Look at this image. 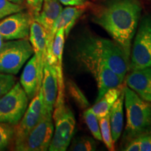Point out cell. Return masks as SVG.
Returning a JSON list of instances; mask_svg holds the SVG:
<instances>
[{"mask_svg": "<svg viewBox=\"0 0 151 151\" xmlns=\"http://www.w3.org/2000/svg\"><path fill=\"white\" fill-rule=\"evenodd\" d=\"M141 11V0H108L94 7L91 19L111 36L130 60L132 39Z\"/></svg>", "mask_w": 151, "mask_h": 151, "instance_id": "1", "label": "cell"}, {"mask_svg": "<svg viewBox=\"0 0 151 151\" xmlns=\"http://www.w3.org/2000/svg\"><path fill=\"white\" fill-rule=\"evenodd\" d=\"M71 52L102 62L122 78L129 71V59L118 43L90 32H83L76 37Z\"/></svg>", "mask_w": 151, "mask_h": 151, "instance_id": "2", "label": "cell"}, {"mask_svg": "<svg viewBox=\"0 0 151 151\" xmlns=\"http://www.w3.org/2000/svg\"><path fill=\"white\" fill-rule=\"evenodd\" d=\"M127 124L123 144L143 134L151 132V103L145 101L134 91L124 86Z\"/></svg>", "mask_w": 151, "mask_h": 151, "instance_id": "3", "label": "cell"}, {"mask_svg": "<svg viewBox=\"0 0 151 151\" xmlns=\"http://www.w3.org/2000/svg\"><path fill=\"white\" fill-rule=\"evenodd\" d=\"M52 119L55 124L53 136L48 148L50 151H65L69 148L76 127V119L65 99H57Z\"/></svg>", "mask_w": 151, "mask_h": 151, "instance_id": "4", "label": "cell"}, {"mask_svg": "<svg viewBox=\"0 0 151 151\" xmlns=\"http://www.w3.org/2000/svg\"><path fill=\"white\" fill-rule=\"evenodd\" d=\"M33 54V48L28 39L4 42L0 48V72L17 74Z\"/></svg>", "mask_w": 151, "mask_h": 151, "instance_id": "5", "label": "cell"}, {"mask_svg": "<svg viewBox=\"0 0 151 151\" xmlns=\"http://www.w3.org/2000/svg\"><path fill=\"white\" fill-rule=\"evenodd\" d=\"M54 133L52 114L44 109L37 125L23 139L15 141L14 148L18 151L48 150Z\"/></svg>", "mask_w": 151, "mask_h": 151, "instance_id": "6", "label": "cell"}, {"mask_svg": "<svg viewBox=\"0 0 151 151\" xmlns=\"http://www.w3.org/2000/svg\"><path fill=\"white\" fill-rule=\"evenodd\" d=\"M151 67V16L140 19L137 35L131 48L129 71Z\"/></svg>", "mask_w": 151, "mask_h": 151, "instance_id": "7", "label": "cell"}, {"mask_svg": "<svg viewBox=\"0 0 151 151\" xmlns=\"http://www.w3.org/2000/svg\"><path fill=\"white\" fill-rule=\"evenodd\" d=\"M27 94L20 83L0 98V122L16 126L20 121L28 106Z\"/></svg>", "mask_w": 151, "mask_h": 151, "instance_id": "8", "label": "cell"}, {"mask_svg": "<svg viewBox=\"0 0 151 151\" xmlns=\"http://www.w3.org/2000/svg\"><path fill=\"white\" fill-rule=\"evenodd\" d=\"M32 16L20 11L0 20V35L4 41L28 39Z\"/></svg>", "mask_w": 151, "mask_h": 151, "instance_id": "9", "label": "cell"}, {"mask_svg": "<svg viewBox=\"0 0 151 151\" xmlns=\"http://www.w3.org/2000/svg\"><path fill=\"white\" fill-rule=\"evenodd\" d=\"M43 107V92L41 88L32 99V101L20 121L15 126V141L23 139L37 125L42 116Z\"/></svg>", "mask_w": 151, "mask_h": 151, "instance_id": "10", "label": "cell"}, {"mask_svg": "<svg viewBox=\"0 0 151 151\" xmlns=\"http://www.w3.org/2000/svg\"><path fill=\"white\" fill-rule=\"evenodd\" d=\"M85 11V6H67L62 9L60 16L57 18L52 26L50 33L47 35L46 38V50L48 58L51 55L52 46L53 43L55 35L58 30L64 29L65 37H67L70 33L71 29L76 24L79 18L82 16Z\"/></svg>", "mask_w": 151, "mask_h": 151, "instance_id": "11", "label": "cell"}, {"mask_svg": "<svg viewBox=\"0 0 151 151\" xmlns=\"http://www.w3.org/2000/svg\"><path fill=\"white\" fill-rule=\"evenodd\" d=\"M29 41L37 58L39 80L42 83L43 68L46 62L47 32L42 25L32 20L30 25Z\"/></svg>", "mask_w": 151, "mask_h": 151, "instance_id": "12", "label": "cell"}, {"mask_svg": "<svg viewBox=\"0 0 151 151\" xmlns=\"http://www.w3.org/2000/svg\"><path fill=\"white\" fill-rule=\"evenodd\" d=\"M41 90L43 92L44 109L52 114L58 93V74L55 67L46 62L43 68Z\"/></svg>", "mask_w": 151, "mask_h": 151, "instance_id": "13", "label": "cell"}, {"mask_svg": "<svg viewBox=\"0 0 151 151\" xmlns=\"http://www.w3.org/2000/svg\"><path fill=\"white\" fill-rule=\"evenodd\" d=\"M125 82L141 99L151 103V67L131 71Z\"/></svg>", "mask_w": 151, "mask_h": 151, "instance_id": "14", "label": "cell"}, {"mask_svg": "<svg viewBox=\"0 0 151 151\" xmlns=\"http://www.w3.org/2000/svg\"><path fill=\"white\" fill-rule=\"evenodd\" d=\"M65 33L64 29L58 30L55 35L52 46L51 55L46 58V61L50 65L55 67L58 74V93H65L63 71H62V55L65 41Z\"/></svg>", "mask_w": 151, "mask_h": 151, "instance_id": "15", "label": "cell"}, {"mask_svg": "<svg viewBox=\"0 0 151 151\" xmlns=\"http://www.w3.org/2000/svg\"><path fill=\"white\" fill-rule=\"evenodd\" d=\"M20 83L29 99H32L40 90L41 82L39 80L37 61L35 55L32 56L24 67L20 76Z\"/></svg>", "mask_w": 151, "mask_h": 151, "instance_id": "16", "label": "cell"}, {"mask_svg": "<svg viewBox=\"0 0 151 151\" xmlns=\"http://www.w3.org/2000/svg\"><path fill=\"white\" fill-rule=\"evenodd\" d=\"M62 10V6L59 0H43L40 13L34 17L33 20L42 25L48 35Z\"/></svg>", "mask_w": 151, "mask_h": 151, "instance_id": "17", "label": "cell"}, {"mask_svg": "<svg viewBox=\"0 0 151 151\" xmlns=\"http://www.w3.org/2000/svg\"><path fill=\"white\" fill-rule=\"evenodd\" d=\"M124 92L122 90L116 102L113 104L109 112L111 135L113 143H116L121 135L124 124Z\"/></svg>", "mask_w": 151, "mask_h": 151, "instance_id": "18", "label": "cell"}, {"mask_svg": "<svg viewBox=\"0 0 151 151\" xmlns=\"http://www.w3.org/2000/svg\"><path fill=\"white\" fill-rule=\"evenodd\" d=\"M123 88H115L109 90L99 101L95 102L91 109L97 117L98 120L109 115V112L118 98L121 94Z\"/></svg>", "mask_w": 151, "mask_h": 151, "instance_id": "19", "label": "cell"}, {"mask_svg": "<svg viewBox=\"0 0 151 151\" xmlns=\"http://www.w3.org/2000/svg\"><path fill=\"white\" fill-rule=\"evenodd\" d=\"M67 92L70 97L73 100L76 104L81 109H87L89 108L90 103L79 87L74 81L68 80L66 84Z\"/></svg>", "mask_w": 151, "mask_h": 151, "instance_id": "20", "label": "cell"}, {"mask_svg": "<svg viewBox=\"0 0 151 151\" xmlns=\"http://www.w3.org/2000/svg\"><path fill=\"white\" fill-rule=\"evenodd\" d=\"M97 150L94 139L88 136H81L74 139L69 147L71 151H94Z\"/></svg>", "mask_w": 151, "mask_h": 151, "instance_id": "21", "label": "cell"}, {"mask_svg": "<svg viewBox=\"0 0 151 151\" xmlns=\"http://www.w3.org/2000/svg\"><path fill=\"white\" fill-rule=\"evenodd\" d=\"M83 117L85 122L94 139L98 141H102L101 132H100L99 120L91 108L87 109L84 111Z\"/></svg>", "mask_w": 151, "mask_h": 151, "instance_id": "22", "label": "cell"}, {"mask_svg": "<svg viewBox=\"0 0 151 151\" xmlns=\"http://www.w3.org/2000/svg\"><path fill=\"white\" fill-rule=\"evenodd\" d=\"M99 124L101 138L104 144L109 150H114V143L113 141L111 130L109 122V115L99 119Z\"/></svg>", "mask_w": 151, "mask_h": 151, "instance_id": "23", "label": "cell"}, {"mask_svg": "<svg viewBox=\"0 0 151 151\" xmlns=\"http://www.w3.org/2000/svg\"><path fill=\"white\" fill-rule=\"evenodd\" d=\"M15 126L0 122V150H2L9 146L14 137Z\"/></svg>", "mask_w": 151, "mask_h": 151, "instance_id": "24", "label": "cell"}, {"mask_svg": "<svg viewBox=\"0 0 151 151\" xmlns=\"http://www.w3.org/2000/svg\"><path fill=\"white\" fill-rule=\"evenodd\" d=\"M22 5L11 2L9 0H0V20L5 17L22 11Z\"/></svg>", "mask_w": 151, "mask_h": 151, "instance_id": "25", "label": "cell"}, {"mask_svg": "<svg viewBox=\"0 0 151 151\" xmlns=\"http://www.w3.org/2000/svg\"><path fill=\"white\" fill-rule=\"evenodd\" d=\"M16 83V78L14 75L0 72V98L9 91Z\"/></svg>", "mask_w": 151, "mask_h": 151, "instance_id": "26", "label": "cell"}, {"mask_svg": "<svg viewBox=\"0 0 151 151\" xmlns=\"http://www.w3.org/2000/svg\"><path fill=\"white\" fill-rule=\"evenodd\" d=\"M43 2V0H26V3L29 10V14L32 16V19L40 13Z\"/></svg>", "mask_w": 151, "mask_h": 151, "instance_id": "27", "label": "cell"}, {"mask_svg": "<svg viewBox=\"0 0 151 151\" xmlns=\"http://www.w3.org/2000/svg\"><path fill=\"white\" fill-rule=\"evenodd\" d=\"M141 151H151V132L143 134L137 137Z\"/></svg>", "mask_w": 151, "mask_h": 151, "instance_id": "28", "label": "cell"}, {"mask_svg": "<svg viewBox=\"0 0 151 151\" xmlns=\"http://www.w3.org/2000/svg\"><path fill=\"white\" fill-rule=\"evenodd\" d=\"M122 150L125 151H140V144L138 138L132 139L125 143Z\"/></svg>", "mask_w": 151, "mask_h": 151, "instance_id": "29", "label": "cell"}, {"mask_svg": "<svg viewBox=\"0 0 151 151\" xmlns=\"http://www.w3.org/2000/svg\"><path fill=\"white\" fill-rule=\"evenodd\" d=\"M59 1L63 5L69 6H81L86 4V0H59Z\"/></svg>", "mask_w": 151, "mask_h": 151, "instance_id": "30", "label": "cell"}, {"mask_svg": "<svg viewBox=\"0 0 151 151\" xmlns=\"http://www.w3.org/2000/svg\"><path fill=\"white\" fill-rule=\"evenodd\" d=\"M11 2L14 3V4H20L21 5L22 3H23L24 0H9Z\"/></svg>", "mask_w": 151, "mask_h": 151, "instance_id": "31", "label": "cell"}, {"mask_svg": "<svg viewBox=\"0 0 151 151\" xmlns=\"http://www.w3.org/2000/svg\"><path fill=\"white\" fill-rule=\"evenodd\" d=\"M3 43H4V39L2 37H1V35H0V48H1V46H2Z\"/></svg>", "mask_w": 151, "mask_h": 151, "instance_id": "32", "label": "cell"}]
</instances>
